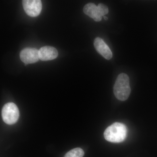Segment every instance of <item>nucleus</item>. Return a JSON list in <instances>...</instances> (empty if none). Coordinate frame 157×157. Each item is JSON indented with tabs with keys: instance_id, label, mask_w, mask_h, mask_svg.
<instances>
[{
	"instance_id": "obj_1",
	"label": "nucleus",
	"mask_w": 157,
	"mask_h": 157,
	"mask_svg": "<svg viewBox=\"0 0 157 157\" xmlns=\"http://www.w3.org/2000/svg\"><path fill=\"white\" fill-rule=\"evenodd\" d=\"M128 129L124 124L115 122L109 126L104 132L105 139L112 143H120L125 140Z\"/></svg>"
},
{
	"instance_id": "obj_2",
	"label": "nucleus",
	"mask_w": 157,
	"mask_h": 157,
	"mask_svg": "<svg viewBox=\"0 0 157 157\" xmlns=\"http://www.w3.org/2000/svg\"><path fill=\"white\" fill-rule=\"evenodd\" d=\"M129 76L122 73L117 76L113 86V93L116 98L121 101H125L128 98L131 94Z\"/></svg>"
},
{
	"instance_id": "obj_3",
	"label": "nucleus",
	"mask_w": 157,
	"mask_h": 157,
	"mask_svg": "<svg viewBox=\"0 0 157 157\" xmlns=\"http://www.w3.org/2000/svg\"><path fill=\"white\" fill-rule=\"evenodd\" d=\"M3 120L8 124H13L17 122L19 117V109L16 104L8 103L4 105L2 109Z\"/></svg>"
},
{
	"instance_id": "obj_4",
	"label": "nucleus",
	"mask_w": 157,
	"mask_h": 157,
	"mask_svg": "<svg viewBox=\"0 0 157 157\" xmlns=\"http://www.w3.org/2000/svg\"><path fill=\"white\" fill-rule=\"evenodd\" d=\"M22 5L26 14L30 17L39 16L42 11V2L40 0H24Z\"/></svg>"
},
{
	"instance_id": "obj_5",
	"label": "nucleus",
	"mask_w": 157,
	"mask_h": 157,
	"mask_svg": "<svg viewBox=\"0 0 157 157\" xmlns=\"http://www.w3.org/2000/svg\"><path fill=\"white\" fill-rule=\"evenodd\" d=\"M20 58L25 64L36 63L39 59V50L35 48H24L21 52Z\"/></svg>"
},
{
	"instance_id": "obj_6",
	"label": "nucleus",
	"mask_w": 157,
	"mask_h": 157,
	"mask_svg": "<svg viewBox=\"0 0 157 157\" xmlns=\"http://www.w3.org/2000/svg\"><path fill=\"white\" fill-rule=\"evenodd\" d=\"M94 46L98 53L107 60H110L113 56L112 52L109 46L100 37H97L94 41Z\"/></svg>"
},
{
	"instance_id": "obj_7",
	"label": "nucleus",
	"mask_w": 157,
	"mask_h": 157,
	"mask_svg": "<svg viewBox=\"0 0 157 157\" xmlns=\"http://www.w3.org/2000/svg\"><path fill=\"white\" fill-rule=\"evenodd\" d=\"M39 59L41 60H51L56 59L58 56V52L56 48L52 46L42 47L39 50Z\"/></svg>"
},
{
	"instance_id": "obj_8",
	"label": "nucleus",
	"mask_w": 157,
	"mask_h": 157,
	"mask_svg": "<svg viewBox=\"0 0 157 157\" xmlns=\"http://www.w3.org/2000/svg\"><path fill=\"white\" fill-rule=\"evenodd\" d=\"M83 12L89 17L93 18L95 21H100L102 20L101 15L98 6L93 3H88L85 6L83 9Z\"/></svg>"
},
{
	"instance_id": "obj_9",
	"label": "nucleus",
	"mask_w": 157,
	"mask_h": 157,
	"mask_svg": "<svg viewBox=\"0 0 157 157\" xmlns=\"http://www.w3.org/2000/svg\"><path fill=\"white\" fill-rule=\"evenodd\" d=\"M84 152L83 150L79 147H77L71 150L65 155L64 157H83Z\"/></svg>"
},
{
	"instance_id": "obj_10",
	"label": "nucleus",
	"mask_w": 157,
	"mask_h": 157,
	"mask_svg": "<svg viewBox=\"0 0 157 157\" xmlns=\"http://www.w3.org/2000/svg\"><path fill=\"white\" fill-rule=\"evenodd\" d=\"M98 7L102 16H105L106 14H108L109 9L106 5H104L103 3H100L98 4Z\"/></svg>"
},
{
	"instance_id": "obj_11",
	"label": "nucleus",
	"mask_w": 157,
	"mask_h": 157,
	"mask_svg": "<svg viewBox=\"0 0 157 157\" xmlns=\"http://www.w3.org/2000/svg\"><path fill=\"white\" fill-rule=\"evenodd\" d=\"M104 17V19L105 20H108V17H106L105 16H103Z\"/></svg>"
}]
</instances>
